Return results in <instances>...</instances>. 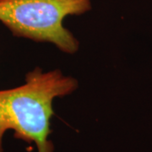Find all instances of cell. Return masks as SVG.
I'll return each mask as SVG.
<instances>
[{
  "mask_svg": "<svg viewBox=\"0 0 152 152\" xmlns=\"http://www.w3.org/2000/svg\"><path fill=\"white\" fill-rule=\"evenodd\" d=\"M92 8L91 0H0V22L17 37L50 42L68 54L80 42L64 26V19L81 15Z\"/></svg>",
  "mask_w": 152,
  "mask_h": 152,
  "instance_id": "cell-2",
  "label": "cell"
},
{
  "mask_svg": "<svg viewBox=\"0 0 152 152\" xmlns=\"http://www.w3.org/2000/svg\"><path fill=\"white\" fill-rule=\"evenodd\" d=\"M20 86L0 91V152L8 130L16 139L35 143L38 152H53L51 120L54 114L53 100L70 95L77 90V80L58 69L43 72L36 68L26 75Z\"/></svg>",
  "mask_w": 152,
  "mask_h": 152,
  "instance_id": "cell-1",
  "label": "cell"
}]
</instances>
